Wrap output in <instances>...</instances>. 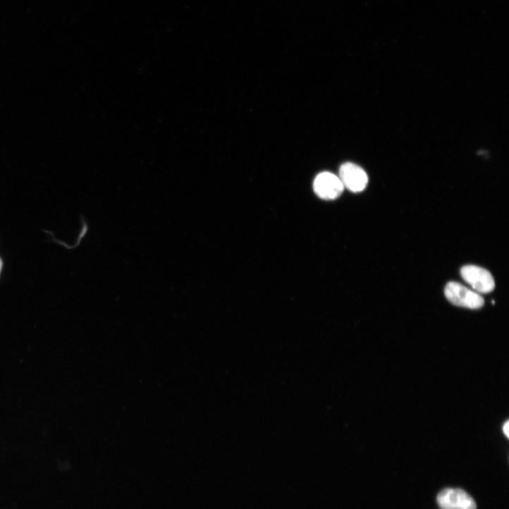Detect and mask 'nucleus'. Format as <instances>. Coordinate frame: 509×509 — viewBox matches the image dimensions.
<instances>
[{
	"label": "nucleus",
	"mask_w": 509,
	"mask_h": 509,
	"mask_svg": "<svg viewBox=\"0 0 509 509\" xmlns=\"http://www.w3.org/2000/svg\"><path fill=\"white\" fill-rule=\"evenodd\" d=\"M4 263L1 259H0V274H1V271L3 269Z\"/></svg>",
	"instance_id": "0eeeda50"
},
{
	"label": "nucleus",
	"mask_w": 509,
	"mask_h": 509,
	"mask_svg": "<svg viewBox=\"0 0 509 509\" xmlns=\"http://www.w3.org/2000/svg\"><path fill=\"white\" fill-rule=\"evenodd\" d=\"M446 299L453 305L470 309H478L483 307V298L462 285L451 282L445 288Z\"/></svg>",
	"instance_id": "f257e3e1"
},
{
	"label": "nucleus",
	"mask_w": 509,
	"mask_h": 509,
	"mask_svg": "<svg viewBox=\"0 0 509 509\" xmlns=\"http://www.w3.org/2000/svg\"><path fill=\"white\" fill-rule=\"evenodd\" d=\"M462 279L471 286L472 290L478 294L491 293L495 288V282L491 274L486 270L476 266H466L461 269Z\"/></svg>",
	"instance_id": "f03ea898"
},
{
	"label": "nucleus",
	"mask_w": 509,
	"mask_h": 509,
	"mask_svg": "<svg viewBox=\"0 0 509 509\" xmlns=\"http://www.w3.org/2000/svg\"><path fill=\"white\" fill-rule=\"evenodd\" d=\"M503 431L505 436L508 438L509 436V422L506 421L503 426Z\"/></svg>",
	"instance_id": "423d86ee"
},
{
	"label": "nucleus",
	"mask_w": 509,
	"mask_h": 509,
	"mask_svg": "<svg viewBox=\"0 0 509 509\" xmlns=\"http://www.w3.org/2000/svg\"><path fill=\"white\" fill-rule=\"evenodd\" d=\"M344 185L340 178L330 172L319 174L314 182L316 194L324 200H335L340 197L344 190Z\"/></svg>",
	"instance_id": "20e7f679"
},
{
	"label": "nucleus",
	"mask_w": 509,
	"mask_h": 509,
	"mask_svg": "<svg viewBox=\"0 0 509 509\" xmlns=\"http://www.w3.org/2000/svg\"><path fill=\"white\" fill-rule=\"evenodd\" d=\"M437 503L441 509H477L472 497L460 489L442 490L437 496Z\"/></svg>",
	"instance_id": "7ed1b4c3"
},
{
	"label": "nucleus",
	"mask_w": 509,
	"mask_h": 509,
	"mask_svg": "<svg viewBox=\"0 0 509 509\" xmlns=\"http://www.w3.org/2000/svg\"><path fill=\"white\" fill-rule=\"evenodd\" d=\"M339 178L344 188L353 192L363 191L369 181L368 176L364 169L352 163H345L341 166Z\"/></svg>",
	"instance_id": "39448f33"
}]
</instances>
